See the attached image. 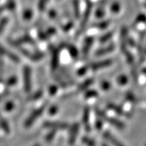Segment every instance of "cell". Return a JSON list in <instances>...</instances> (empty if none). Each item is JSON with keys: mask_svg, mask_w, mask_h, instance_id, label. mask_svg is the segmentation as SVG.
I'll return each instance as SVG.
<instances>
[{"mask_svg": "<svg viewBox=\"0 0 146 146\" xmlns=\"http://www.w3.org/2000/svg\"><path fill=\"white\" fill-rule=\"evenodd\" d=\"M96 113H97L98 117L100 118L102 120L106 121V122H108V123L110 124V125H113V126L116 127L117 128L123 129L124 127H125V124H124L122 121H119V120H118V119H114V118L109 117L108 115H106L104 112L102 111V110H101L100 109L96 108Z\"/></svg>", "mask_w": 146, "mask_h": 146, "instance_id": "1", "label": "cell"}, {"mask_svg": "<svg viewBox=\"0 0 146 146\" xmlns=\"http://www.w3.org/2000/svg\"><path fill=\"white\" fill-rule=\"evenodd\" d=\"M110 24L109 20H106V21H102L100 23H96V24H93V26L95 28H98V29H104L108 27Z\"/></svg>", "mask_w": 146, "mask_h": 146, "instance_id": "15", "label": "cell"}, {"mask_svg": "<svg viewBox=\"0 0 146 146\" xmlns=\"http://www.w3.org/2000/svg\"><path fill=\"white\" fill-rule=\"evenodd\" d=\"M103 137H104L106 140H108V142H110L112 144L115 145H123L121 142H119L115 137H113L111 133L109 132V131H105L103 133Z\"/></svg>", "mask_w": 146, "mask_h": 146, "instance_id": "9", "label": "cell"}, {"mask_svg": "<svg viewBox=\"0 0 146 146\" xmlns=\"http://www.w3.org/2000/svg\"><path fill=\"white\" fill-rule=\"evenodd\" d=\"M43 126L46 128L54 130V131H64L69 127V124L66 122H59V121H45Z\"/></svg>", "mask_w": 146, "mask_h": 146, "instance_id": "4", "label": "cell"}, {"mask_svg": "<svg viewBox=\"0 0 146 146\" xmlns=\"http://www.w3.org/2000/svg\"><path fill=\"white\" fill-rule=\"evenodd\" d=\"M113 63L111 60H102V61L99 62H96V63H93V64H91L90 65H89L88 68H90L91 69H93V70H97V69H100L102 68L107 67V66H110Z\"/></svg>", "mask_w": 146, "mask_h": 146, "instance_id": "8", "label": "cell"}, {"mask_svg": "<svg viewBox=\"0 0 146 146\" xmlns=\"http://www.w3.org/2000/svg\"><path fill=\"white\" fill-rule=\"evenodd\" d=\"M98 96V93L97 92L94 90H92V91H89L88 92H87V94H86V98H91V97H95V96Z\"/></svg>", "mask_w": 146, "mask_h": 146, "instance_id": "25", "label": "cell"}, {"mask_svg": "<svg viewBox=\"0 0 146 146\" xmlns=\"http://www.w3.org/2000/svg\"><path fill=\"white\" fill-rule=\"evenodd\" d=\"M55 131L54 130H52V131H51L49 133H48L47 136H46V141L47 142H52L53 139H54V136H55Z\"/></svg>", "mask_w": 146, "mask_h": 146, "instance_id": "20", "label": "cell"}, {"mask_svg": "<svg viewBox=\"0 0 146 146\" xmlns=\"http://www.w3.org/2000/svg\"><path fill=\"white\" fill-rule=\"evenodd\" d=\"M112 36H113V33H112V31L107 33V34H105V35H104L103 36H101L99 41H100V42H103V43H104V42H106L107 41L109 40L112 37Z\"/></svg>", "mask_w": 146, "mask_h": 146, "instance_id": "17", "label": "cell"}, {"mask_svg": "<svg viewBox=\"0 0 146 146\" xmlns=\"http://www.w3.org/2000/svg\"><path fill=\"white\" fill-rule=\"evenodd\" d=\"M23 17H24V18L25 19H27V20L31 19V17H32V12H31V11H30V10H26V11H25L24 14H23Z\"/></svg>", "mask_w": 146, "mask_h": 146, "instance_id": "23", "label": "cell"}, {"mask_svg": "<svg viewBox=\"0 0 146 146\" xmlns=\"http://www.w3.org/2000/svg\"><path fill=\"white\" fill-rule=\"evenodd\" d=\"M74 11H75V16L76 18L79 17V15H80V12H79V2L78 0H74Z\"/></svg>", "mask_w": 146, "mask_h": 146, "instance_id": "19", "label": "cell"}, {"mask_svg": "<svg viewBox=\"0 0 146 146\" xmlns=\"http://www.w3.org/2000/svg\"><path fill=\"white\" fill-rule=\"evenodd\" d=\"M69 52H70V54L72 56L73 58H76L78 55V51L77 49L75 48V47H71V48H69Z\"/></svg>", "mask_w": 146, "mask_h": 146, "instance_id": "24", "label": "cell"}, {"mask_svg": "<svg viewBox=\"0 0 146 146\" xmlns=\"http://www.w3.org/2000/svg\"><path fill=\"white\" fill-rule=\"evenodd\" d=\"M145 8H146V3H145Z\"/></svg>", "mask_w": 146, "mask_h": 146, "instance_id": "33", "label": "cell"}, {"mask_svg": "<svg viewBox=\"0 0 146 146\" xmlns=\"http://www.w3.org/2000/svg\"><path fill=\"white\" fill-rule=\"evenodd\" d=\"M92 5L91 2H88L87 3V8H86V10H85L84 12V17L82 19V21H81V27L78 30V34H81V33L84 31L85 29H86V26H87V24L88 23V20L90 19V16L91 11H92Z\"/></svg>", "mask_w": 146, "mask_h": 146, "instance_id": "5", "label": "cell"}, {"mask_svg": "<svg viewBox=\"0 0 146 146\" xmlns=\"http://www.w3.org/2000/svg\"><path fill=\"white\" fill-rule=\"evenodd\" d=\"M127 78L126 76H125V75H121V76L118 78V83H119V84L124 85L125 84H127Z\"/></svg>", "mask_w": 146, "mask_h": 146, "instance_id": "22", "label": "cell"}, {"mask_svg": "<svg viewBox=\"0 0 146 146\" xmlns=\"http://www.w3.org/2000/svg\"><path fill=\"white\" fill-rule=\"evenodd\" d=\"M57 110H58L57 108H56L55 106H53V107H52V108L49 109V113H50L51 114H54L57 113Z\"/></svg>", "mask_w": 146, "mask_h": 146, "instance_id": "31", "label": "cell"}, {"mask_svg": "<svg viewBox=\"0 0 146 146\" xmlns=\"http://www.w3.org/2000/svg\"><path fill=\"white\" fill-rule=\"evenodd\" d=\"M110 87V85L109 82H106V81H104V82H102V85H101V87L103 90H108Z\"/></svg>", "mask_w": 146, "mask_h": 146, "instance_id": "28", "label": "cell"}, {"mask_svg": "<svg viewBox=\"0 0 146 146\" xmlns=\"http://www.w3.org/2000/svg\"><path fill=\"white\" fill-rule=\"evenodd\" d=\"M58 64V51L54 50V54L52 55V68L54 69V68L57 67Z\"/></svg>", "mask_w": 146, "mask_h": 146, "instance_id": "16", "label": "cell"}, {"mask_svg": "<svg viewBox=\"0 0 146 146\" xmlns=\"http://www.w3.org/2000/svg\"><path fill=\"white\" fill-rule=\"evenodd\" d=\"M83 121L84 127L87 131H90V110L88 108H86L84 111V116H83Z\"/></svg>", "mask_w": 146, "mask_h": 146, "instance_id": "10", "label": "cell"}, {"mask_svg": "<svg viewBox=\"0 0 146 146\" xmlns=\"http://www.w3.org/2000/svg\"><path fill=\"white\" fill-rule=\"evenodd\" d=\"M23 84L25 92H30L31 90V69L29 66H25L23 68Z\"/></svg>", "mask_w": 146, "mask_h": 146, "instance_id": "2", "label": "cell"}, {"mask_svg": "<svg viewBox=\"0 0 146 146\" xmlns=\"http://www.w3.org/2000/svg\"><path fill=\"white\" fill-rule=\"evenodd\" d=\"M92 82H93L92 79H88V80H87V81H84V83H82V84L78 87L77 92H82V91H84V90H86L90 85L92 84Z\"/></svg>", "mask_w": 146, "mask_h": 146, "instance_id": "14", "label": "cell"}, {"mask_svg": "<svg viewBox=\"0 0 146 146\" xmlns=\"http://www.w3.org/2000/svg\"><path fill=\"white\" fill-rule=\"evenodd\" d=\"M108 107V108L111 109L113 111H114L115 113L119 114V115H125V113H124L123 110L121 109L120 107H119V106L115 105V104H110Z\"/></svg>", "mask_w": 146, "mask_h": 146, "instance_id": "13", "label": "cell"}, {"mask_svg": "<svg viewBox=\"0 0 146 146\" xmlns=\"http://www.w3.org/2000/svg\"><path fill=\"white\" fill-rule=\"evenodd\" d=\"M146 22V16L145 14H140L137 18V22Z\"/></svg>", "mask_w": 146, "mask_h": 146, "instance_id": "30", "label": "cell"}, {"mask_svg": "<svg viewBox=\"0 0 146 146\" xmlns=\"http://www.w3.org/2000/svg\"><path fill=\"white\" fill-rule=\"evenodd\" d=\"M46 106H47V104H44L43 105L41 106L40 108H37V109H36L35 110H34V111L32 112V113L30 115V116H29V117L27 119V120L25 121V127H30V126H31L34 122H35V120H36V119H38V118L40 116L41 114L44 112V110L46 109Z\"/></svg>", "mask_w": 146, "mask_h": 146, "instance_id": "3", "label": "cell"}, {"mask_svg": "<svg viewBox=\"0 0 146 146\" xmlns=\"http://www.w3.org/2000/svg\"><path fill=\"white\" fill-rule=\"evenodd\" d=\"M46 5V0H40V5H39V8H40V11H42V10L44 9Z\"/></svg>", "mask_w": 146, "mask_h": 146, "instance_id": "29", "label": "cell"}, {"mask_svg": "<svg viewBox=\"0 0 146 146\" xmlns=\"http://www.w3.org/2000/svg\"><path fill=\"white\" fill-rule=\"evenodd\" d=\"M82 142L86 145H94L95 142H93L92 139H91L90 138H89L87 137H84L82 138Z\"/></svg>", "mask_w": 146, "mask_h": 146, "instance_id": "21", "label": "cell"}, {"mask_svg": "<svg viewBox=\"0 0 146 146\" xmlns=\"http://www.w3.org/2000/svg\"><path fill=\"white\" fill-rule=\"evenodd\" d=\"M56 91H57V88H56V87H54V86L51 87L50 89H49V92H51V94L52 95L55 94Z\"/></svg>", "mask_w": 146, "mask_h": 146, "instance_id": "32", "label": "cell"}, {"mask_svg": "<svg viewBox=\"0 0 146 146\" xmlns=\"http://www.w3.org/2000/svg\"><path fill=\"white\" fill-rule=\"evenodd\" d=\"M93 41H94V38L92 36H87V38L85 39L84 42V46H83L82 48V54L84 58H87L90 49L93 44Z\"/></svg>", "mask_w": 146, "mask_h": 146, "instance_id": "7", "label": "cell"}, {"mask_svg": "<svg viewBox=\"0 0 146 146\" xmlns=\"http://www.w3.org/2000/svg\"><path fill=\"white\" fill-rule=\"evenodd\" d=\"M0 54H4V55H6L8 58H9L11 60H14L15 62H19V59L18 58V57L17 55H15L14 54L11 53V52H9L8 50L5 49L4 47H2V46H0Z\"/></svg>", "mask_w": 146, "mask_h": 146, "instance_id": "12", "label": "cell"}, {"mask_svg": "<svg viewBox=\"0 0 146 146\" xmlns=\"http://www.w3.org/2000/svg\"><path fill=\"white\" fill-rule=\"evenodd\" d=\"M115 49V45H113V43L110 45H109L107 47H104V48H102L100 49H98V51H96V52L95 53L96 56H102L104 55V54H108V53H110V52H113V51Z\"/></svg>", "mask_w": 146, "mask_h": 146, "instance_id": "11", "label": "cell"}, {"mask_svg": "<svg viewBox=\"0 0 146 146\" xmlns=\"http://www.w3.org/2000/svg\"><path fill=\"white\" fill-rule=\"evenodd\" d=\"M112 11L113 12H118L120 10V5L118 3H114L113 5H112L111 8Z\"/></svg>", "mask_w": 146, "mask_h": 146, "instance_id": "26", "label": "cell"}, {"mask_svg": "<svg viewBox=\"0 0 146 146\" xmlns=\"http://www.w3.org/2000/svg\"><path fill=\"white\" fill-rule=\"evenodd\" d=\"M96 16H97L98 17H103L104 14V9H103V8H102H102H99V9H98L97 10V11H96Z\"/></svg>", "mask_w": 146, "mask_h": 146, "instance_id": "27", "label": "cell"}, {"mask_svg": "<svg viewBox=\"0 0 146 146\" xmlns=\"http://www.w3.org/2000/svg\"><path fill=\"white\" fill-rule=\"evenodd\" d=\"M79 127L80 125L78 123L73 124L69 128V144H74L76 140V137L79 132Z\"/></svg>", "mask_w": 146, "mask_h": 146, "instance_id": "6", "label": "cell"}, {"mask_svg": "<svg viewBox=\"0 0 146 146\" xmlns=\"http://www.w3.org/2000/svg\"><path fill=\"white\" fill-rule=\"evenodd\" d=\"M42 92L41 91H38V92H35V94L31 95L29 97V99L28 100L29 101H34V100H36V99H38L40 98L42 96Z\"/></svg>", "mask_w": 146, "mask_h": 146, "instance_id": "18", "label": "cell"}]
</instances>
